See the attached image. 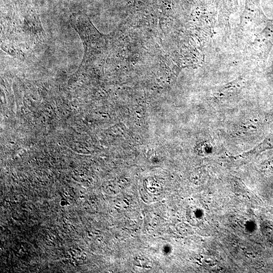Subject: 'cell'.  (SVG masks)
I'll return each instance as SVG.
<instances>
[{
    "label": "cell",
    "instance_id": "1",
    "mask_svg": "<svg viewBox=\"0 0 273 273\" xmlns=\"http://www.w3.org/2000/svg\"><path fill=\"white\" fill-rule=\"evenodd\" d=\"M272 148L273 133L268 135L261 143L251 150L249 153H259Z\"/></svg>",
    "mask_w": 273,
    "mask_h": 273
}]
</instances>
